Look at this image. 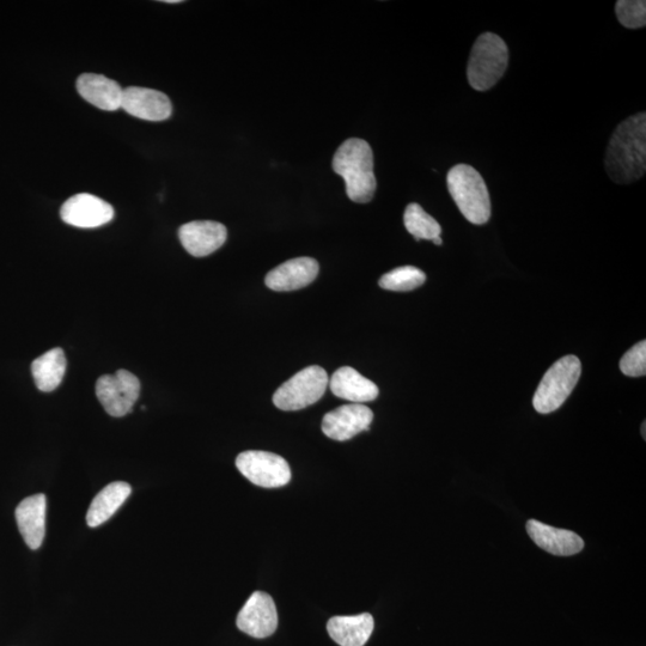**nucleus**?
Wrapping results in <instances>:
<instances>
[{
	"label": "nucleus",
	"instance_id": "1a4fd4ad",
	"mask_svg": "<svg viewBox=\"0 0 646 646\" xmlns=\"http://www.w3.org/2000/svg\"><path fill=\"white\" fill-rule=\"evenodd\" d=\"M60 216L72 227L93 229L111 222L114 209L111 204L96 195L81 193L65 201Z\"/></svg>",
	"mask_w": 646,
	"mask_h": 646
},
{
	"label": "nucleus",
	"instance_id": "cd10ccee",
	"mask_svg": "<svg viewBox=\"0 0 646 646\" xmlns=\"http://www.w3.org/2000/svg\"><path fill=\"white\" fill-rule=\"evenodd\" d=\"M643 437L645 438V423L643 424Z\"/></svg>",
	"mask_w": 646,
	"mask_h": 646
},
{
	"label": "nucleus",
	"instance_id": "412c9836",
	"mask_svg": "<svg viewBox=\"0 0 646 646\" xmlns=\"http://www.w3.org/2000/svg\"><path fill=\"white\" fill-rule=\"evenodd\" d=\"M67 368L65 353L62 349H52L36 358L32 363L35 385L41 392L50 393L63 382Z\"/></svg>",
	"mask_w": 646,
	"mask_h": 646
},
{
	"label": "nucleus",
	"instance_id": "6ab92c4d",
	"mask_svg": "<svg viewBox=\"0 0 646 646\" xmlns=\"http://www.w3.org/2000/svg\"><path fill=\"white\" fill-rule=\"evenodd\" d=\"M374 618L369 613L355 617H334L328 621L327 631L340 646H364L374 632Z\"/></svg>",
	"mask_w": 646,
	"mask_h": 646
},
{
	"label": "nucleus",
	"instance_id": "f3484780",
	"mask_svg": "<svg viewBox=\"0 0 646 646\" xmlns=\"http://www.w3.org/2000/svg\"><path fill=\"white\" fill-rule=\"evenodd\" d=\"M46 508L45 495L30 496L18 504L16 521L24 541L32 550H38L44 542L46 534Z\"/></svg>",
	"mask_w": 646,
	"mask_h": 646
},
{
	"label": "nucleus",
	"instance_id": "0eeeda50",
	"mask_svg": "<svg viewBox=\"0 0 646 646\" xmlns=\"http://www.w3.org/2000/svg\"><path fill=\"white\" fill-rule=\"evenodd\" d=\"M236 467L251 483L266 489H277L291 480L289 463L282 456L249 450L237 456Z\"/></svg>",
	"mask_w": 646,
	"mask_h": 646
},
{
	"label": "nucleus",
	"instance_id": "423d86ee",
	"mask_svg": "<svg viewBox=\"0 0 646 646\" xmlns=\"http://www.w3.org/2000/svg\"><path fill=\"white\" fill-rule=\"evenodd\" d=\"M328 382L326 370L313 365L279 387L273 395V404L282 411L303 410L316 404L325 395Z\"/></svg>",
	"mask_w": 646,
	"mask_h": 646
},
{
	"label": "nucleus",
	"instance_id": "aec40b11",
	"mask_svg": "<svg viewBox=\"0 0 646 646\" xmlns=\"http://www.w3.org/2000/svg\"><path fill=\"white\" fill-rule=\"evenodd\" d=\"M131 492V485L124 481H115L107 485L90 504L87 514L88 526L96 528L106 523L126 502Z\"/></svg>",
	"mask_w": 646,
	"mask_h": 646
},
{
	"label": "nucleus",
	"instance_id": "4468645a",
	"mask_svg": "<svg viewBox=\"0 0 646 646\" xmlns=\"http://www.w3.org/2000/svg\"><path fill=\"white\" fill-rule=\"evenodd\" d=\"M319 262L313 258H296L274 268L265 278L267 288L289 292L306 288L319 274Z\"/></svg>",
	"mask_w": 646,
	"mask_h": 646
},
{
	"label": "nucleus",
	"instance_id": "f8f14e48",
	"mask_svg": "<svg viewBox=\"0 0 646 646\" xmlns=\"http://www.w3.org/2000/svg\"><path fill=\"white\" fill-rule=\"evenodd\" d=\"M121 109L134 118L146 121H164L172 117L173 105L161 91L130 87L124 89Z\"/></svg>",
	"mask_w": 646,
	"mask_h": 646
},
{
	"label": "nucleus",
	"instance_id": "4be33fe9",
	"mask_svg": "<svg viewBox=\"0 0 646 646\" xmlns=\"http://www.w3.org/2000/svg\"><path fill=\"white\" fill-rule=\"evenodd\" d=\"M405 227L414 239L434 241L441 237L442 228L440 223L429 213L423 210L418 204H410L406 207L404 215Z\"/></svg>",
	"mask_w": 646,
	"mask_h": 646
},
{
	"label": "nucleus",
	"instance_id": "bb28decb",
	"mask_svg": "<svg viewBox=\"0 0 646 646\" xmlns=\"http://www.w3.org/2000/svg\"><path fill=\"white\" fill-rule=\"evenodd\" d=\"M164 3H168V4H179V3H181V2H180V0H166V2H164Z\"/></svg>",
	"mask_w": 646,
	"mask_h": 646
},
{
	"label": "nucleus",
	"instance_id": "2eb2a0df",
	"mask_svg": "<svg viewBox=\"0 0 646 646\" xmlns=\"http://www.w3.org/2000/svg\"><path fill=\"white\" fill-rule=\"evenodd\" d=\"M527 532L536 545L553 556H574L584 548V541L580 535L571 530L547 526L536 520L528 521Z\"/></svg>",
	"mask_w": 646,
	"mask_h": 646
},
{
	"label": "nucleus",
	"instance_id": "b1692460",
	"mask_svg": "<svg viewBox=\"0 0 646 646\" xmlns=\"http://www.w3.org/2000/svg\"><path fill=\"white\" fill-rule=\"evenodd\" d=\"M618 20L625 28L639 29L646 24V3L644 0H619L615 5Z\"/></svg>",
	"mask_w": 646,
	"mask_h": 646
},
{
	"label": "nucleus",
	"instance_id": "39448f33",
	"mask_svg": "<svg viewBox=\"0 0 646 646\" xmlns=\"http://www.w3.org/2000/svg\"><path fill=\"white\" fill-rule=\"evenodd\" d=\"M582 374V364L576 356H566L554 363L541 380L533 399L536 411L552 413L562 407L575 389Z\"/></svg>",
	"mask_w": 646,
	"mask_h": 646
},
{
	"label": "nucleus",
	"instance_id": "6e6552de",
	"mask_svg": "<svg viewBox=\"0 0 646 646\" xmlns=\"http://www.w3.org/2000/svg\"><path fill=\"white\" fill-rule=\"evenodd\" d=\"M140 382L130 371L120 369L114 375L100 377L96 383L97 399L109 416L125 417L139 399Z\"/></svg>",
	"mask_w": 646,
	"mask_h": 646
},
{
	"label": "nucleus",
	"instance_id": "f03ea898",
	"mask_svg": "<svg viewBox=\"0 0 646 646\" xmlns=\"http://www.w3.org/2000/svg\"><path fill=\"white\" fill-rule=\"evenodd\" d=\"M332 166L345 181L347 197L359 204L373 200L377 186L374 154L365 140L347 139L335 152Z\"/></svg>",
	"mask_w": 646,
	"mask_h": 646
},
{
	"label": "nucleus",
	"instance_id": "a211bd4d",
	"mask_svg": "<svg viewBox=\"0 0 646 646\" xmlns=\"http://www.w3.org/2000/svg\"><path fill=\"white\" fill-rule=\"evenodd\" d=\"M332 393L339 399L351 401L352 404H364L377 399L380 394L379 387L373 381L362 376L357 370L344 367L340 368L328 382Z\"/></svg>",
	"mask_w": 646,
	"mask_h": 646
},
{
	"label": "nucleus",
	"instance_id": "5701e85b",
	"mask_svg": "<svg viewBox=\"0 0 646 646\" xmlns=\"http://www.w3.org/2000/svg\"><path fill=\"white\" fill-rule=\"evenodd\" d=\"M426 276L414 266H402L388 272L380 279L382 289L396 292H407L419 288L425 283Z\"/></svg>",
	"mask_w": 646,
	"mask_h": 646
},
{
	"label": "nucleus",
	"instance_id": "9b49d317",
	"mask_svg": "<svg viewBox=\"0 0 646 646\" xmlns=\"http://www.w3.org/2000/svg\"><path fill=\"white\" fill-rule=\"evenodd\" d=\"M374 413L362 404H350L328 412L322 420V432L331 440L345 442L368 431Z\"/></svg>",
	"mask_w": 646,
	"mask_h": 646
},
{
	"label": "nucleus",
	"instance_id": "20e7f679",
	"mask_svg": "<svg viewBox=\"0 0 646 646\" xmlns=\"http://www.w3.org/2000/svg\"><path fill=\"white\" fill-rule=\"evenodd\" d=\"M509 65V48L493 33L479 36L468 60L467 78L474 90L487 91L501 81Z\"/></svg>",
	"mask_w": 646,
	"mask_h": 646
},
{
	"label": "nucleus",
	"instance_id": "7ed1b4c3",
	"mask_svg": "<svg viewBox=\"0 0 646 646\" xmlns=\"http://www.w3.org/2000/svg\"><path fill=\"white\" fill-rule=\"evenodd\" d=\"M448 191L460 212L474 225H484L491 218V199L483 176L468 164L449 170Z\"/></svg>",
	"mask_w": 646,
	"mask_h": 646
},
{
	"label": "nucleus",
	"instance_id": "9d476101",
	"mask_svg": "<svg viewBox=\"0 0 646 646\" xmlns=\"http://www.w3.org/2000/svg\"><path fill=\"white\" fill-rule=\"evenodd\" d=\"M236 625L246 635L262 639L273 635L278 627L276 603L262 591H255L243 606Z\"/></svg>",
	"mask_w": 646,
	"mask_h": 646
},
{
	"label": "nucleus",
	"instance_id": "dca6fc26",
	"mask_svg": "<svg viewBox=\"0 0 646 646\" xmlns=\"http://www.w3.org/2000/svg\"><path fill=\"white\" fill-rule=\"evenodd\" d=\"M76 87L85 101L101 111L115 112L121 108L124 89L113 79L96 73H84L78 77Z\"/></svg>",
	"mask_w": 646,
	"mask_h": 646
},
{
	"label": "nucleus",
	"instance_id": "ddd939ff",
	"mask_svg": "<svg viewBox=\"0 0 646 646\" xmlns=\"http://www.w3.org/2000/svg\"><path fill=\"white\" fill-rule=\"evenodd\" d=\"M179 239L193 257L204 258L224 245L228 239V230L218 222L195 221L182 225Z\"/></svg>",
	"mask_w": 646,
	"mask_h": 646
},
{
	"label": "nucleus",
	"instance_id": "393cba45",
	"mask_svg": "<svg viewBox=\"0 0 646 646\" xmlns=\"http://www.w3.org/2000/svg\"><path fill=\"white\" fill-rule=\"evenodd\" d=\"M620 370L626 376L642 377L646 374V343L645 340L633 346L621 358Z\"/></svg>",
	"mask_w": 646,
	"mask_h": 646
},
{
	"label": "nucleus",
	"instance_id": "f257e3e1",
	"mask_svg": "<svg viewBox=\"0 0 646 646\" xmlns=\"http://www.w3.org/2000/svg\"><path fill=\"white\" fill-rule=\"evenodd\" d=\"M606 170L615 184L630 185L646 172V114L627 118L615 129L606 152Z\"/></svg>",
	"mask_w": 646,
	"mask_h": 646
},
{
	"label": "nucleus",
	"instance_id": "a878e982",
	"mask_svg": "<svg viewBox=\"0 0 646 646\" xmlns=\"http://www.w3.org/2000/svg\"><path fill=\"white\" fill-rule=\"evenodd\" d=\"M432 242H434L436 246H442V243H443L441 237H437V239H435Z\"/></svg>",
	"mask_w": 646,
	"mask_h": 646
}]
</instances>
